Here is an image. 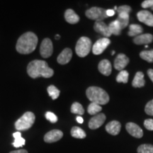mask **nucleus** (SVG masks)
<instances>
[{
	"instance_id": "aec40b11",
	"label": "nucleus",
	"mask_w": 153,
	"mask_h": 153,
	"mask_svg": "<svg viewBox=\"0 0 153 153\" xmlns=\"http://www.w3.org/2000/svg\"><path fill=\"white\" fill-rule=\"evenodd\" d=\"M145 85V81L144 79V74L142 72H137L135 74V77L132 82V85L135 88H140L144 87Z\"/></svg>"
},
{
	"instance_id": "58836bf2",
	"label": "nucleus",
	"mask_w": 153,
	"mask_h": 153,
	"mask_svg": "<svg viewBox=\"0 0 153 153\" xmlns=\"http://www.w3.org/2000/svg\"><path fill=\"white\" fill-rule=\"evenodd\" d=\"M9 153H28V151L26 150H24V149H22V150H14L11 151Z\"/></svg>"
},
{
	"instance_id": "2f4dec72",
	"label": "nucleus",
	"mask_w": 153,
	"mask_h": 153,
	"mask_svg": "<svg viewBox=\"0 0 153 153\" xmlns=\"http://www.w3.org/2000/svg\"><path fill=\"white\" fill-rule=\"evenodd\" d=\"M131 7H129V6L128 5H123V6H120L117 9V13L118 14H123V13H125V14H130L131 11Z\"/></svg>"
},
{
	"instance_id": "423d86ee",
	"label": "nucleus",
	"mask_w": 153,
	"mask_h": 153,
	"mask_svg": "<svg viewBox=\"0 0 153 153\" xmlns=\"http://www.w3.org/2000/svg\"><path fill=\"white\" fill-rule=\"evenodd\" d=\"M85 15L87 18L94 20L96 22H102V20L106 19V10L100 7H91L87 9L85 12Z\"/></svg>"
},
{
	"instance_id": "72a5a7b5",
	"label": "nucleus",
	"mask_w": 153,
	"mask_h": 153,
	"mask_svg": "<svg viewBox=\"0 0 153 153\" xmlns=\"http://www.w3.org/2000/svg\"><path fill=\"white\" fill-rule=\"evenodd\" d=\"M145 111L148 115L153 116V99L149 101L146 104L145 108Z\"/></svg>"
},
{
	"instance_id": "c9c22d12",
	"label": "nucleus",
	"mask_w": 153,
	"mask_h": 153,
	"mask_svg": "<svg viewBox=\"0 0 153 153\" xmlns=\"http://www.w3.org/2000/svg\"><path fill=\"white\" fill-rule=\"evenodd\" d=\"M153 5V0H145V1H143L142 3L143 8L144 9H148V8H151Z\"/></svg>"
},
{
	"instance_id": "393cba45",
	"label": "nucleus",
	"mask_w": 153,
	"mask_h": 153,
	"mask_svg": "<svg viewBox=\"0 0 153 153\" xmlns=\"http://www.w3.org/2000/svg\"><path fill=\"white\" fill-rule=\"evenodd\" d=\"M129 14H119L117 19L118 22H119L120 28L121 29H123L128 26L129 24Z\"/></svg>"
},
{
	"instance_id": "37998d69",
	"label": "nucleus",
	"mask_w": 153,
	"mask_h": 153,
	"mask_svg": "<svg viewBox=\"0 0 153 153\" xmlns=\"http://www.w3.org/2000/svg\"><path fill=\"white\" fill-rule=\"evenodd\" d=\"M151 9H152V10H153V5H152V7H151V8H150Z\"/></svg>"
},
{
	"instance_id": "4468645a",
	"label": "nucleus",
	"mask_w": 153,
	"mask_h": 153,
	"mask_svg": "<svg viewBox=\"0 0 153 153\" xmlns=\"http://www.w3.org/2000/svg\"><path fill=\"white\" fill-rule=\"evenodd\" d=\"M94 28L95 31L101 33V35H103L107 38L112 35L108 26L105 24L103 21L102 22H96L94 26Z\"/></svg>"
},
{
	"instance_id": "5701e85b",
	"label": "nucleus",
	"mask_w": 153,
	"mask_h": 153,
	"mask_svg": "<svg viewBox=\"0 0 153 153\" xmlns=\"http://www.w3.org/2000/svg\"><path fill=\"white\" fill-rule=\"evenodd\" d=\"M111 34H114L115 36H119L121 33V28H120L119 22H118L117 19L111 22L110 24L108 25Z\"/></svg>"
},
{
	"instance_id": "0eeeda50",
	"label": "nucleus",
	"mask_w": 153,
	"mask_h": 153,
	"mask_svg": "<svg viewBox=\"0 0 153 153\" xmlns=\"http://www.w3.org/2000/svg\"><path fill=\"white\" fill-rule=\"evenodd\" d=\"M53 52V45L51 40L50 38H45L43 40L40 47V53L44 58H48L51 57Z\"/></svg>"
},
{
	"instance_id": "9d476101",
	"label": "nucleus",
	"mask_w": 153,
	"mask_h": 153,
	"mask_svg": "<svg viewBox=\"0 0 153 153\" xmlns=\"http://www.w3.org/2000/svg\"><path fill=\"white\" fill-rule=\"evenodd\" d=\"M106 120V116L104 114H98L95 115L89 122V127L90 129L95 130L100 128Z\"/></svg>"
},
{
	"instance_id": "473e14b6",
	"label": "nucleus",
	"mask_w": 153,
	"mask_h": 153,
	"mask_svg": "<svg viewBox=\"0 0 153 153\" xmlns=\"http://www.w3.org/2000/svg\"><path fill=\"white\" fill-rule=\"evenodd\" d=\"M45 118L47 120H48L49 121H51V123H56L57 121V117L55 114L51 111H48L45 114Z\"/></svg>"
},
{
	"instance_id": "20e7f679",
	"label": "nucleus",
	"mask_w": 153,
	"mask_h": 153,
	"mask_svg": "<svg viewBox=\"0 0 153 153\" xmlns=\"http://www.w3.org/2000/svg\"><path fill=\"white\" fill-rule=\"evenodd\" d=\"M36 120V116L33 113L26 112L15 123V128L19 131H27L33 125Z\"/></svg>"
},
{
	"instance_id": "f257e3e1",
	"label": "nucleus",
	"mask_w": 153,
	"mask_h": 153,
	"mask_svg": "<svg viewBox=\"0 0 153 153\" xmlns=\"http://www.w3.org/2000/svg\"><path fill=\"white\" fill-rule=\"evenodd\" d=\"M27 73L33 79H36L41 76L50 78L54 74V71L53 69L49 68L45 61L36 60L31 61L28 65Z\"/></svg>"
},
{
	"instance_id": "ddd939ff",
	"label": "nucleus",
	"mask_w": 153,
	"mask_h": 153,
	"mask_svg": "<svg viewBox=\"0 0 153 153\" xmlns=\"http://www.w3.org/2000/svg\"><path fill=\"white\" fill-rule=\"evenodd\" d=\"M129 63V58L125 54L120 53L117 55L114 61V68L117 70H123Z\"/></svg>"
},
{
	"instance_id": "a878e982",
	"label": "nucleus",
	"mask_w": 153,
	"mask_h": 153,
	"mask_svg": "<svg viewBox=\"0 0 153 153\" xmlns=\"http://www.w3.org/2000/svg\"><path fill=\"white\" fill-rule=\"evenodd\" d=\"M101 110H102V108H101L100 105L93 102H91V104L89 105L87 108V111L89 113V114L90 115L98 114Z\"/></svg>"
},
{
	"instance_id": "e433bc0d",
	"label": "nucleus",
	"mask_w": 153,
	"mask_h": 153,
	"mask_svg": "<svg viewBox=\"0 0 153 153\" xmlns=\"http://www.w3.org/2000/svg\"><path fill=\"white\" fill-rule=\"evenodd\" d=\"M106 15L107 16H113L115 15V11L112 9H108L106 10Z\"/></svg>"
},
{
	"instance_id": "79ce46f5",
	"label": "nucleus",
	"mask_w": 153,
	"mask_h": 153,
	"mask_svg": "<svg viewBox=\"0 0 153 153\" xmlns=\"http://www.w3.org/2000/svg\"><path fill=\"white\" fill-rule=\"evenodd\" d=\"M115 54V51H112V53H111V55H114Z\"/></svg>"
},
{
	"instance_id": "2eb2a0df",
	"label": "nucleus",
	"mask_w": 153,
	"mask_h": 153,
	"mask_svg": "<svg viewBox=\"0 0 153 153\" xmlns=\"http://www.w3.org/2000/svg\"><path fill=\"white\" fill-rule=\"evenodd\" d=\"M72 57V51L70 48L64 49L62 51V53L57 57V62L60 65H65L70 62Z\"/></svg>"
},
{
	"instance_id": "f8f14e48",
	"label": "nucleus",
	"mask_w": 153,
	"mask_h": 153,
	"mask_svg": "<svg viewBox=\"0 0 153 153\" xmlns=\"http://www.w3.org/2000/svg\"><path fill=\"white\" fill-rule=\"evenodd\" d=\"M137 19L147 26H153V14L149 11L143 10L137 14Z\"/></svg>"
},
{
	"instance_id": "b1692460",
	"label": "nucleus",
	"mask_w": 153,
	"mask_h": 153,
	"mask_svg": "<svg viewBox=\"0 0 153 153\" xmlns=\"http://www.w3.org/2000/svg\"><path fill=\"white\" fill-rule=\"evenodd\" d=\"M71 135L73 137L78 139H83L87 136L85 132L81 128L77 127V126H74L71 129Z\"/></svg>"
},
{
	"instance_id": "f03ea898",
	"label": "nucleus",
	"mask_w": 153,
	"mask_h": 153,
	"mask_svg": "<svg viewBox=\"0 0 153 153\" xmlns=\"http://www.w3.org/2000/svg\"><path fill=\"white\" fill-rule=\"evenodd\" d=\"M38 37L33 32H27L19 37L17 41L16 49L21 54H30L36 48Z\"/></svg>"
},
{
	"instance_id": "ea45409f",
	"label": "nucleus",
	"mask_w": 153,
	"mask_h": 153,
	"mask_svg": "<svg viewBox=\"0 0 153 153\" xmlns=\"http://www.w3.org/2000/svg\"><path fill=\"white\" fill-rule=\"evenodd\" d=\"M76 121H77L79 123H83V122H84L83 118H82L81 116H77V117H76Z\"/></svg>"
},
{
	"instance_id": "a19ab883",
	"label": "nucleus",
	"mask_w": 153,
	"mask_h": 153,
	"mask_svg": "<svg viewBox=\"0 0 153 153\" xmlns=\"http://www.w3.org/2000/svg\"><path fill=\"white\" fill-rule=\"evenodd\" d=\"M55 39H57V40L60 39V36H59V35H56V36H55Z\"/></svg>"
},
{
	"instance_id": "c85d7f7f",
	"label": "nucleus",
	"mask_w": 153,
	"mask_h": 153,
	"mask_svg": "<svg viewBox=\"0 0 153 153\" xmlns=\"http://www.w3.org/2000/svg\"><path fill=\"white\" fill-rule=\"evenodd\" d=\"M71 112L72 114L83 115L85 114V109L79 103L74 102L71 106Z\"/></svg>"
},
{
	"instance_id": "7ed1b4c3",
	"label": "nucleus",
	"mask_w": 153,
	"mask_h": 153,
	"mask_svg": "<svg viewBox=\"0 0 153 153\" xmlns=\"http://www.w3.org/2000/svg\"><path fill=\"white\" fill-rule=\"evenodd\" d=\"M88 99L99 105H105L109 101V96L105 90L98 87H90L86 91Z\"/></svg>"
},
{
	"instance_id": "c756f323",
	"label": "nucleus",
	"mask_w": 153,
	"mask_h": 153,
	"mask_svg": "<svg viewBox=\"0 0 153 153\" xmlns=\"http://www.w3.org/2000/svg\"><path fill=\"white\" fill-rule=\"evenodd\" d=\"M128 76L129 74L128 71L126 70H122L119 72V74H118L116 76V81L118 82H122V83L126 84L128 81Z\"/></svg>"
},
{
	"instance_id": "39448f33",
	"label": "nucleus",
	"mask_w": 153,
	"mask_h": 153,
	"mask_svg": "<svg viewBox=\"0 0 153 153\" xmlns=\"http://www.w3.org/2000/svg\"><path fill=\"white\" fill-rule=\"evenodd\" d=\"M91 48V41L87 37H81L76 44L75 51L76 55L80 57H85L88 55Z\"/></svg>"
},
{
	"instance_id": "4c0bfd02",
	"label": "nucleus",
	"mask_w": 153,
	"mask_h": 153,
	"mask_svg": "<svg viewBox=\"0 0 153 153\" xmlns=\"http://www.w3.org/2000/svg\"><path fill=\"white\" fill-rule=\"evenodd\" d=\"M148 74L150 77V79L152 80V82H153V70L152 69H150V70H148Z\"/></svg>"
},
{
	"instance_id": "4be33fe9",
	"label": "nucleus",
	"mask_w": 153,
	"mask_h": 153,
	"mask_svg": "<svg viewBox=\"0 0 153 153\" xmlns=\"http://www.w3.org/2000/svg\"><path fill=\"white\" fill-rule=\"evenodd\" d=\"M13 137H14V141L13 142L12 145L14 148H20L25 145L26 140L22 137V133L20 132H16V133H13Z\"/></svg>"
},
{
	"instance_id": "6ab92c4d",
	"label": "nucleus",
	"mask_w": 153,
	"mask_h": 153,
	"mask_svg": "<svg viewBox=\"0 0 153 153\" xmlns=\"http://www.w3.org/2000/svg\"><path fill=\"white\" fill-rule=\"evenodd\" d=\"M65 19L69 24H74L79 22V16L71 9L66 10L65 13Z\"/></svg>"
},
{
	"instance_id": "cd10ccee",
	"label": "nucleus",
	"mask_w": 153,
	"mask_h": 153,
	"mask_svg": "<svg viewBox=\"0 0 153 153\" xmlns=\"http://www.w3.org/2000/svg\"><path fill=\"white\" fill-rule=\"evenodd\" d=\"M140 56L143 60L148 62H153V50L150 51H143L140 53Z\"/></svg>"
},
{
	"instance_id": "bb28decb",
	"label": "nucleus",
	"mask_w": 153,
	"mask_h": 153,
	"mask_svg": "<svg viewBox=\"0 0 153 153\" xmlns=\"http://www.w3.org/2000/svg\"><path fill=\"white\" fill-rule=\"evenodd\" d=\"M47 91L50 97H51L53 100L58 98L59 96H60V90L57 89V88H56V87H55L54 85L49 86V87H48Z\"/></svg>"
},
{
	"instance_id": "6e6552de",
	"label": "nucleus",
	"mask_w": 153,
	"mask_h": 153,
	"mask_svg": "<svg viewBox=\"0 0 153 153\" xmlns=\"http://www.w3.org/2000/svg\"><path fill=\"white\" fill-rule=\"evenodd\" d=\"M111 41L107 38H100L94 43L92 47V52L94 55H100L110 45Z\"/></svg>"
},
{
	"instance_id": "a211bd4d",
	"label": "nucleus",
	"mask_w": 153,
	"mask_h": 153,
	"mask_svg": "<svg viewBox=\"0 0 153 153\" xmlns=\"http://www.w3.org/2000/svg\"><path fill=\"white\" fill-rule=\"evenodd\" d=\"M99 71L101 72V74H104L105 76L110 75L111 73L112 70V66L109 60H103L99 62L98 65Z\"/></svg>"
},
{
	"instance_id": "dca6fc26",
	"label": "nucleus",
	"mask_w": 153,
	"mask_h": 153,
	"mask_svg": "<svg viewBox=\"0 0 153 153\" xmlns=\"http://www.w3.org/2000/svg\"><path fill=\"white\" fill-rule=\"evenodd\" d=\"M121 125L117 120H112L106 126V131L112 135H116L120 133Z\"/></svg>"
},
{
	"instance_id": "9b49d317",
	"label": "nucleus",
	"mask_w": 153,
	"mask_h": 153,
	"mask_svg": "<svg viewBox=\"0 0 153 153\" xmlns=\"http://www.w3.org/2000/svg\"><path fill=\"white\" fill-rule=\"evenodd\" d=\"M126 131L130 135L136 138H141L143 136V131L142 128L136 123H128L126 126Z\"/></svg>"
},
{
	"instance_id": "f704fd0d",
	"label": "nucleus",
	"mask_w": 153,
	"mask_h": 153,
	"mask_svg": "<svg viewBox=\"0 0 153 153\" xmlns=\"http://www.w3.org/2000/svg\"><path fill=\"white\" fill-rule=\"evenodd\" d=\"M144 126L147 130L153 131V119H146L144 121Z\"/></svg>"
},
{
	"instance_id": "1a4fd4ad",
	"label": "nucleus",
	"mask_w": 153,
	"mask_h": 153,
	"mask_svg": "<svg viewBox=\"0 0 153 153\" xmlns=\"http://www.w3.org/2000/svg\"><path fill=\"white\" fill-rule=\"evenodd\" d=\"M63 137V133L60 130H52L48 132L44 136V141L48 143H53L60 140Z\"/></svg>"
},
{
	"instance_id": "7c9ffc66",
	"label": "nucleus",
	"mask_w": 153,
	"mask_h": 153,
	"mask_svg": "<svg viewBox=\"0 0 153 153\" xmlns=\"http://www.w3.org/2000/svg\"><path fill=\"white\" fill-rule=\"evenodd\" d=\"M137 153H153V145L150 144H143L137 148Z\"/></svg>"
},
{
	"instance_id": "412c9836",
	"label": "nucleus",
	"mask_w": 153,
	"mask_h": 153,
	"mask_svg": "<svg viewBox=\"0 0 153 153\" xmlns=\"http://www.w3.org/2000/svg\"><path fill=\"white\" fill-rule=\"evenodd\" d=\"M143 28L141 26L138 24H131L129 26V31L128 36L133 37V36H136L141 35L143 33Z\"/></svg>"
},
{
	"instance_id": "f3484780",
	"label": "nucleus",
	"mask_w": 153,
	"mask_h": 153,
	"mask_svg": "<svg viewBox=\"0 0 153 153\" xmlns=\"http://www.w3.org/2000/svg\"><path fill=\"white\" fill-rule=\"evenodd\" d=\"M153 41V36L150 33L141 34L134 38L133 42L136 45H143V44H148Z\"/></svg>"
}]
</instances>
